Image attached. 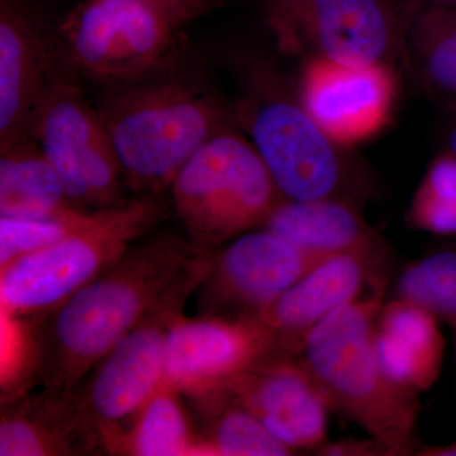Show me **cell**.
<instances>
[{
    "label": "cell",
    "mask_w": 456,
    "mask_h": 456,
    "mask_svg": "<svg viewBox=\"0 0 456 456\" xmlns=\"http://www.w3.org/2000/svg\"><path fill=\"white\" fill-rule=\"evenodd\" d=\"M0 154V217L44 218L77 207L32 137Z\"/></svg>",
    "instance_id": "d6986e66"
},
{
    "label": "cell",
    "mask_w": 456,
    "mask_h": 456,
    "mask_svg": "<svg viewBox=\"0 0 456 456\" xmlns=\"http://www.w3.org/2000/svg\"><path fill=\"white\" fill-rule=\"evenodd\" d=\"M278 49L338 64L407 65L403 9L395 0H265Z\"/></svg>",
    "instance_id": "ba28073f"
},
{
    "label": "cell",
    "mask_w": 456,
    "mask_h": 456,
    "mask_svg": "<svg viewBox=\"0 0 456 456\" xmlns=\"http://www.w3.org/2000/svg\"><path fill=\"white\" fill-rule=\"evenodd\" d=\"M452 336H454V349H455V362H456V330H452ZM419 455L428 456H456V441L446 446H430V448H424L419 450Z\"/></svg>",
    "instance_id": "f1b7e54d"
},
{
    "label": "cell",
    "mask_w": 456,
    "mask_h": 456,
    "mask_svg": "<svg viewBox=\"0 0 456 456\" xmlns=\"http://www.w3.org/2000/svg\"><path fill=\"white\" fill-rule=\"evenodd\" d=\"M60 69L56 29L29 0H0V152L31 137L33 117Z\"/></svg>",
    "instance_id": "8fae6325"
},
{
    "label": "cell",
    "mask_w": 456,
    "mask_h": 456,
    "mask_svg": "<svg viewBox=\"0 0 456 456\" xmlns=\"http://www.w3.org/2000/svg\"><path fill=\"white\" fill-rule=\"evenodd\" d=\"M386 255L345 254L321 261L255 318L297 355L305 336L342 305L356 301L367 287L388 284Z\"/></svg>",
    "instance_id": "2e32d148"
},
{
    "label": "cell",
    "mask_w": 456,
    "mask_h": 456,
    "mask_svg": "<svg viewBox=\"0 0 456 456\" xmlns=\"http://www.w3.org/2000/svg\"><path fill=\"white\" fill-rule=\"evenodd\" d=\"M395 69L303 61L297 93L307 112L344 146L370 139L389 122L395 101Z\"/></svg>",
    "instance_id": "5bb4252c"
},
{
    "label": "cell",
    "mask_w": 456,
    "mask_h": 456,
    "mask_svg": "<svg viewBox=\"0 0 456 456\" xmlns=\"http://www.w3.org/2000/svg\"><path fill=\"white\" fill-rule=\"evenodd\" d=\"M395 294L456 330V248L434 251L408 264L399 274Z\"/></svg>",
    "instance_id": "7402d4cb"
},
{
    "label": "cell",
    "mask_w": 456,
    "mask_h": 456,
    "mask_svg": "<svg viewBox=\"0 0 456 456\" xmlns=\"http://www.w3.org/2000/svg\"><path fill=\"white\" fill-rule=\"evenodd\" d=\"M125 444L139 456L206 455L202 441L191 434L178 392L165 383L134 419Z\"/></svg>",
    "instance_id": "44dd1931"
},
{
    "label": "cell",
    "mask_w": 456,
    "mask_h": 456,
    "mask_svg": "<svg viewBox=\"0 0 456 456\" xmlns=\"http://www.w3.org/2000/svg\"><path fill=\"white\" fill-rule=\"evenodd\" d=\"M182 303L152 312L93 369L80 416L86 413L106 439L117 436L122 425L134 424L164 383L165 335Z\"/></svg>",
    "instance_id": "4fadbf2b"
},
{
    "label": "cell",
    "mask_w": 456,
    "mask_h": 456,
    "mask_svg": "<svg viewBox=\"0 0 456 456\" xmlns=\"http://www.w3.org/2000/svg\"><path fill=\"white\" fill-rule=\"evenodd\" d=\"M320 259L345 254L386 255L383 240L358 204L340 200H281L261 227Z\"/></svg>",
    "instance_id": "e0dca14e"
},
{
    "label": "cell",
    "mask_w": 456,
    "mask_h": 456,
    "mask_svg": "<svg viewBox=\"0 0 456 456\" xmlns=\"http://www.w3.org/2000/svg\"><path fill=\"white\" fill-rule=\"evenodd\" d=\"M164 216L155 196L104 209L88 227L2 266L0 299L7 314H46L106 272Z\"/></svg>",
    "instance_id": "52a82bcc"
},
{
    "label": "cell",
    "mask_w": 456,
    "mask_h": 456,
    "mask_svg": "<svg viewBox=\"0 0 456 456\" xmlns=\"http://www.w3.org/2000/svg\"><path fill=\"white\" fill-rule=\"evenodd\" d=\"M102 211L66 209L44 218L0 217V268L23 255L61 241L88 227Z\"/></svg>",
    "instance_id": "d4e9b609"
},
{
    "label": "cell",
    "mask_w": 456,
    "mask_h": 456,
    "mask_svg": "<svg viewBox=\"0 0 456 456\" xmlns=\"http://www.w3.org/2000/svg\"><path fill=\"white\" fill-rule=\"evenodd\" d=\"M387 285L342 305L305 336L297 354L330 408L379 441L391 456L415 454L419 395L384 373L375 351V327Z\"/></svg>",
    "instance_id": "3957f363"
},
{
    "label": "cell",
    "mask_w": 456,
    "mask_h": 456,
    "mask_svg": "<svg viewBox=\"0 0 456 456\" xmlns=\"http://www.w3.org/2000/svg\"><path fill=\"white\" fill-rule=\"evenodd\" d=\"M224 0H86L56 29L61 69L112 86L167 69L189 23Z\"/></svg>",
    "instance_id": "5b68a950"
},
{
    "label": "cell",
    "mask_w": 456,
    "mask_h": 456,
    "mask_svg": "<svg viewBox=\"0 0 456 456\" xmlns=\"http://www.w3.org/2000/svg\"><path fill=\"white\" fill-rule=\"evenodd\" d=\"M406 7L456 8V0H395Z\"/></svg>",
    "instance_id": "83f0119b"
},
{
    "label": "cell",
    "mask_w": 456,
    "mask_h": 456,
    "mask_svg": "<svg viewBox=\"0 0 456 456\" xmlns=\"http://www.w3.org/2000/svg\"><path fill=\"white\" fill-rule=\"evenodd\" d=\"M253 413L288 448L317 450L327 443L329 402L301 359L272 356L242 375L224 393Z\"/></svg>",
    "instance_id": "9a60e30c"
},
{
    "label": "cell",
    "mask_w": 456,
    "mask_h": 456,
    "mask_svg": "<svg viewBox=\"0 0 456 456\" xmlns=\"http://www.w3.org/2000/svg\"><path fill=\"white\" fill-rule=\"evenodd\" d=\"M401 7L407 65L428 92L456 104V8Z\"/></svg>",
    "instance_id": "ffe728a7"
},
{
    "label": "cell",
    "mask_w": 456,
    "mask_h": 456,
    "mask_svg": "<svg viewBox=\"0 0 456 456\" xmlns=\"http://www.w3.org/2000/svg\"><path fill=\"white\" fill-rule=\"evenodd\" d=\"M444 150L456 158V123L449 132L448 140H446L445 149Z\"/></svg>",
    "instance_id": "f546056e"
},
{
    "label": "cell",
    "mask_w": 456,
    "mask_h": 456,
    "mask_svg": "<svg viewBox=\"0 0 456 456\" xmlns=\"http://www.w3.org/2000/svg\"><path fill=\"white\" fill-rule=\"evenodd\" d=\"M215 257L211 250H191L175 237H152L44 314L38 362L53 395L66 397L152 312L187 299Z\"/></svg>",
    "instance_id": "6da1fadb"
},
{
    "label": "cell",
    "mask_w": 456,
    "mask_h": 456,
    "mask_svg": "<svg viewBox=\"0 0 456 456\" xmlns=\"http://www.w3.org/2000/svg\"><path fill=\"white\" fill-rule=\"evenodd\" d=\"M317 455L331 456H391L388 449L379 441L369 440H340L336 443H326L316 450Z\"/></svg>",
    "instance_id": "4316f807"
},
{
    "label": "cell",
    "mask_w": 456,
    "mask_h": 456,
    "mask_svg": "<svg viewBox=\"0 0 456 456\" xmlns=\"http://www.w3.org/2000/svg\"><path fill=\"white\" fill-rule=\"evenodd\" d=\"M245 66L233 121L248 134L281 197L359 206L367 188L347 146L312 118L297 89L288 88L268 65L246 61Z\"/></svg>",
    "instance_id": "277c9868"
},
{
    "label": "cell",
    "mask_w": 456,
    "mask_h": 456,
    "mask_svg": "<svg viewBox=\"0 0 456 456\" xmlns=\"http://www.w3.org/2000/svg\"><path fill=\"white\" fill-rule=\"evenodd\" d=\"M169 191L191 245L200 250L263 227L284 200L253 143L232 127L207 141Z\"/></svg>",
    "instance_id": "8992f818"
},
{
    "label": "cell",
    "mask_w": 456,
    "mask_h": 456,
    "mask_svg": "<svg viewBox=\"0 0 456 456\" xmlns=\"http://www.w3.org/2000/svg\"><path fill=\"white\" fill-rule=\"evenodd\" d=\"M98 110L126 184L141 197L169 189L189 159L233 121L206 84L169 69L112 86Z\"/></svg>",
    "instance_id": "7a4b0ae2"
},
{
    "label": "cell",
    "mask_w": 456,
    "mask_h": 456,
    "mask_svg": "<svg viewBox=\"0 0 456 456\" xmlns=\"http://www.w3.org/2000/svg\"><path fill=\"white\" fill-rule=\"evenodd\" d=\"M31 137L75 206L101 211L127 203L122 197L125 173L101 113L66 74L56 75L45 92Z\"/></svg>",
    "instance_id": "9c48e42d"
},
{
    "label": "cell",
    "mask_w": 456,
    "mask_h": 456,
    "mask_svg": "<svg viewBox=\"0 0 456 456\" xmlns=\"http://www.w3.org/2000/svg\"><path fill=\"white\" fill-rule=\"evenodd\" d=\"M323 260L264 228L248 231L216 254L203 301L215 316L255 317Z\"/></svg>",
    "instance_id": "7c38bea8"
},
{
    "label": "cell",
    "mask_w": 456,
    "mask_h": 456,
    "mask_svg": "<svg viewBox=\"0 0 456 456\" xmlns=\"http://www.w3.org/2000/svg\"><path fill=\"white\" fill-rule=\"evenodd\" d=\"M216 415L208 436L202 439L206 455L287 456L293 450L278 440L253 413L232 399H212Z\"/></svg>",
    "instance_id": "603a6c76"
},
{
    "label": "cell",
    "mask_w": 456,
    "mask_h": 456,
    "mask_svg": "<svg viewBox=\"0 0 456 456\" xmlns=\"http://www.w3.org/2000/svg\"><path fill=\"white\" fill-rule=\"evenodd\" d=\"M281 353L287 351L277 335L257 318L184 320L178 314L165 335L164 383L176 392L220 397L250 369Z\"/></svg>",
    "instance_id": "30bf717a"
},
{
    "label": "cell",
    "mask_w": 456,
    "mask_h": 456,
    "mask_svg": "<svg viewBox=\"0 0 456 456\" xmlns=\"http://www.w3.org/2000/svg\"><path fill=\"white\" fill-rule=\"evenodd\" d=\"M408 220L432 235L456 237V158L444 150L428 165L411 202Z\"/></svg>",
    "instance_id": "cb8c5ba5"
},
{
    "label": "cell",
    "mask_w": 456,
    "mask_h": 456,
    "mask_svg": "<svg viewBox=\"0 0 456 456\" xmlns=\"http://www.w3.org/2000/svg\"><path fill=\"white\" fill-rule=\"evenodd\" d=\"M440 321L413 303H384L375 327V351L384 373L408 392L428 391L443 370L446 341Z\"/></svg>",
    "instance_id": "ac0fdd59"
},
{
    "label": "cell",
    "mask_w": 456,
    "mask_h": 456,
    "mask_svg": "<svg viewBox=\"0 0 456 456\" xmlns=\"http://www.w3.org/2000/svg\"><path fill=\"white\" fill-rule=\"evenodd\" d=\"M26 412L8 413L0 425V455L45 456L66 452V435Z\"/></svg>",
    "instance_id": "484cf974"
}]
</instances>
